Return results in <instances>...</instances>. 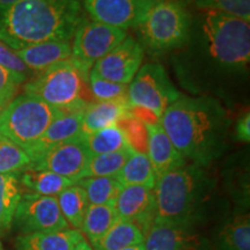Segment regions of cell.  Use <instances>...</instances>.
<instances>
[{
  "label": "cell",
  "instance_id": "f546056e",
  "mask_svg": "<svg viewBox=\"0 0 250 250\" xmlns=\"http://www.w3.org/2000/svg\"><path fill=\"white\" fill-rule=\"evenodd\" d=\"M133 148L107 153V154L90 155L83 179L85 177H116L125 162L132 154Z\"/></svg>",
  "mask_w": 250,
  "mask_h": 250
},
{
  "label": "cell",
  "instance_id": "836d02e7",
  "mask_svg": "<svg viewBox=\"0 0 250 250\" xmlns=\"http://www.w3.org/2000/svg\"><path fill=\"white\" fill-rule=\"evenodd\" d=\"M27 79L0 65V111L18 95L19 88Z\"/></svg>",
  "mask_w": 250,
  "mask_h": 250
},
{
  "label": "cell",
  "instance_id": "44dd1931",
  "mask_svg": "<svg viewBox=\"0 0 250 250\" xmlns=\"http://www.w3.org/2000/svg\"><path fill=\"white\" fill-rule=\"evenodd\" d=\"M21 187H24L28 192L41 196L57 197L68 187L73 186L74 181L62 177L52 171L37 170L27 168L19 173Z\"/></svg>",
  "mask_w": 250,
  "mask_h": 250
},
{
  "label": "cell",
  "instance_id": "3957f363",
  "mask_svg": "<svg viewBox=\"0 0 250 250\" xmlns=\"http://www.w3.org/2000/svg\"><path fill=\"white\" fill-rule=\"evenodd\" d=\"M86 17L83 0H20L0 6V41L14 51L49 41L71 42Z\"/></svg>",
  "mask_w": 250,
  "mask_h": 250
},
{
  "label": "cell",
  "instance_id": "5bb4252c",
  "mask_svg": "<svg viewBox=\"0 0 250 250\" xmlns=\"http://www.w3.org/2000/svg\"><path fill=\"white\" fill-rule=\"evenodd\" d=\"M114 205L117 219L136 224L144 235L154 224L155 197L153 189L143 186L123 187Z\"/></svg>",
  "mask_w": 250,
  "mask_h": 250
},
{
  "label": "cell",
  "instance_id": "6da1fadb",
  "mask_svg": "<svg viewBox=\"0 0 250 250\" xmlns=\"http://www.w3.org/2000/svg\"><path fill=\"white\" fill-rule=\"evenodd\" d=\"M180 154L208 168L226 152L232 120L220 101L208 95H182L159 120Z\"/></svg>",
  "mask_w": 250,
  "mask_h": 250
},
{
  "label": "cell",
  "instance_id": "ba28073f",
  "mask_svg": "<svg viewBox=\"0 0 250 250\" xmlns=\"http://www.w3.org/2000/svg\"><path fill=\"white\" fill-rule=\"evenodd\" d=\"M181 96L168 77L164 66L158 62L143 65L129 85L127 102L132 110L147 112L159 121L170 104Z\"/></svg>",
  "mask_w": 250,
  "mask_h": 250
},
{
  "label": "cell",
  "instance_id": "277c9868",
  "mask_svg": "<svg viewBox=\"0 0 250 250\" xmlns=\"http://www.w3.org/2000/svg\"><path fill=\"white\" fill-rule=\"evenodd\" d=\"M217 180L204 167L187 164L162 175L154 188V224L197 228L204 221Z\"/></svg>",
  "mask_w": 250,
  "mask_h": 250
},
{
  "label": "cell",
  "instance_id": "4fadbf2b",
  "mask_svg": "<svg viewBox=\"0 0 250 250\" xmlns=\"http://www.w3.org/2000/svg\"><path fill=\"white\" fill-rule=\"evenodd\" d=\"M145 250H218L198 228L153 224L144 239Z\"/></svg>",
  "mask_w": 250,
  "mask_h": 250
},
{
  "label": "cell",
  "instance_id": "d4e9b609",
  "mask_svg": "<svg viewBox=\"0 0 250 250\" xmlns=\"http://www.w3.org/2000/svg\"><path fill=\"white\" fill-rule=\"evenodd\" d=\"M117 215L114 204L89 205L83 218L81 232L94 246L104 236V234L116 223Z\"/></svg>",
  "mask_w": 250,
  "mask_h": 250
},
{
  "label": "cell",
  "instance_id": "2e32d148",
  "mask_svg": "<svg viewBox=\"0 0 250 250\" xmlns=\"http://www.w3.org/2000/svg\"><path fill=\"white\" fill-rule=\"evenodd\" d=\"M142 122L146 131V154L158 179L187 164L188 161L175 148L159 121Z\"/></svg>",
  "mask_w": 250,
  "mask_h": 250
},
{
  "label": "cell",
  "instance_id": "9c48e42d",
  "mask_svg": "<svg viewBox=\"0 0 250 250\" xmlns=\"http://www.w3.org/2000/svg\"><path fill=\"white\" fill-rule=\"evenodd\" d=\"M126 31L85 18L77 27L71 41V57L74 65L87 77L94 65L110 50L123 42Z\"/></svg>",
  "mask_w": 250,
  "mask_h": 250
},
{
  "label": "cell",
  "instance_id": "5b68a950",
  "mask_svg": "<svg viewBox=\"0 0 250 250\" xmlns=\"http://www.w3.org/2000/svg\"><path fill=\"white\" fill-rule=\"evenodd\" d=\"M192 15L186 0H145L134 27L144 52L162 55L183 48L188 42Z\"/></svg>",
  "mask_w": 250,
  "mask_h": 250
},
{
  "label": "cell",
  "instance_id": "d6a6232c",
  "mask_svg": "<svg viewBox=\"0 0 250 250\" xmlns=\"http://www.w3.org/2000/svg\"><path fill=\"white\" fill-rule=\"evenodd\" d=\"M89 90L95 102L120 101L127 100L129 85L112 83V81L101 79V78L89 74Z\"/></svg>",
  "mask_w": 250,
  "mask_h": 250
},
{
  "label": "cell",
  "instance_id": "e575fe53",
  "mask_svg": "<svg viewBox=\"0 0 250 250\" xmlns=\"http://www.w3.org/2000/svg\"><path fill=\"white\" fill-rule=\"evenodd\" d=\"M0 65L7 68L11 72L14 73L21 74V76L27 77L29 76L30 71L28 70V67L23 64L22 61L15 54L14 50L8 48L7 45L0 41Z\"/></svg>",
  "mask_w": 250,
  "mask_h": 250
},
{
  "label": "cell",
  "instance_id": "cb8c5ba5",
  "mask_svg": "<svg viewBox=\"0 0 250 250\" xmlns=\"http://www.w3.org/2000/svg\"><path fill=\"white\" fill-rule=\"evenodd\" d=\"M144 239L145 235L136 224L117 219L104 236L92 246V248L93 250H123L142 245Z\"/></svg>",
  "mask_w": 250,
  "mask_h": 250
},
{
  "label": "cell",
  "instance_id": "f35d334b",
  "mask_svg": "<svg viewBox=\"0 0 250 250\" xmlns=\"http://www.w3.org/2000/svg\"><path fill=\"white\" fill-rule=\"evenodd\" d=\"M123 250H145V249H144V243H142V245H137V246L130 247V248H126V249H123Z\"/></svg>",
  "mask_w": 250,
  "mask_h": 250
},
{
  "label": "cell",
  "instance_id": "83f0119b",
  "mask_svg": "<svg viewBox=\"0 0 250 250\" xmlns=\"http://www.w3.org/2000/svg\"><path fill=\"white\" fill-rule=\"evenodd\" d=\"M218 250H250L249 214H237L219 233Z\"/></svg>",
  "mask_w": 250,
  "mask_h": 250
},
{
  "label": "cell",
  "instance_id": "603a6c76",
  "mask_svg": "<svg viewBox=\"0 0 250 250\" xmlns=\"http://www.w3.org/2000/svg\"><path fill=\"white\" fill-rule=\"evenodd\" d=\"M116 179L122 187L143 186L154 190L158 176L147 154L133 149L132 154L117 174Z\"/></svg>",
  "mask_w": 250,
  "mask_h": 250
},
{
  "label": "cell",
  "instance_id": "74e56055",
  "mask_svg": "<svg viewBox=\"0 0 250 250\" xmlns=\"http://www.w3.org/2000/svg\"><path fill=\"white\" fill-rule=\"evenodd\" d=\"M20 1V0H0V6H7L15 4V2Z\"/></svg>",
  "mask_w": 250,
  "mask_h": 250
},
{
  "label": "cell",
  "instance_id": "7402d4cb",
  "mask_svg": "<svg viewBox=\"0 0 250 250\" xmlns=\"http://www.w3.org/2000/svg\"><path fill=\"white\" fill-rule=\"evenodd\" d=\"M83 145L90 155L107 154L132 148L124 127L120 124L111 125L86 136H81Z\"/></svg>",
  "mask_w": 250,
  "mask_h": 250
},
{
  "label": "cell",
  "instance_id": "484cf974",
  "mask_svg": "<svg viewBox=\"0 0 250 250\" xmlns=\"http://www.w3.org/2000/svg\"><path fill=\"white\" fill-rule=\"evenodd\" d=\"M57 202L62 217L65 218L68 226L72 229L80 230L83 218L88 208L89 203L85 190L77 182L73 186L66 188L57 196Z\"/></svg>",
  "mask_w": 250,
  "mask_h": 250
},
{
  "label": "cell",
  "instance_id": "7c38bea8",
  "mask_svg": "<svg viewBox=\"0 0 250 250\" xmlns=\"http://www.w3.org/2000/svg\"><path fill=\"white\" fill-rule=\"evenodd\" d=\"M90 154L81 138L49 148L30 161L28 168L48 170L74 182L83 179Z\"/></svg>",
  "mask_w": 250,
  "mask_h": 250
},
{
  "label": "cell",
  "instance_id": "8d00e7d4",
  "mask_svg": "<svg viewBox=\"0 0 250 250\" xmlns=\"http://www.w3.org/2000/svg\"><path fill=\"white\" fill-rule=\"evenodd\" d=\"M73 250H93V248L92 246L88 245V242H87L85 239H83L76 247H74Z\"/></svg>",
  "mask_w": 250,
  "mask_h": 250
},
{
  "label": "cell",
  "instance_id": "4316f807",
  "mask_svg": "<svg viewBox=\"0 0 250 250\" xmlns=\"http://www.w3.org/2000/svg\"><path fill=\"white\" fill-rule=\"evenodd\" d=\"M18 174H0V234L12 227L14 212L22 196Z\"/></svg>",
  "mask_w": 250,
  "mask_h": 250
},
{
  "label": "cell",
  "instance_id": "9a60e30c",
  "mask_svg": "<svg viewBox=\"0 0 250 250\" xmlns=\"http://www.w3.org/2000/svg\"><path fill=\"white\" fill-rule=\"evenodd\" d=\"M145 0H83L89 19L125 30L138 23Z\"/></svg>",
  "mask_w": 250,
  "mask_h": 250
},
{
  "label": "cell",
  "instance_id": "d6986e66",
  "mask_svg": "<svg viewBox=\"0 0 250 250\" xmlns=\"http://www.w3.org/2000/svg\"><path fill=\"white\" fill-rule=\"evenodd\" d=\"M15 54L30 72L45 71L71 57V42L49 41L18 50Z\"/></svg>",
  "mask_w": 250,
  "mask_h": 250
},
{
  "label": "cell",
  "instance_id": "ab89813d",
  "mask_svg": "<svg viewBox=\"0 0 250 250\" xmlns=\"http://www.w3.org/2000/svg\"><path fill=\"white\" fill-rule=\"evenodd\" d=\"M0 250H4V248H2V246H1V243H0Z\"/></svg>",
  "mask_w": 250,
  "mask_h": 250
},
{
  "label": "cell",
  "instance_id": "1f68e13d",
  "mask_svg": "<svg viewBox=\"0 0 250 250\" xmlns=\"http://www.w3.org/2000/svg\"><path fill=\"white\" fill-rule=\"evenodd\" d=\"M199 11H218L250 20V0H186Z\"/></svg>",
  "mask_w": 250,
  "mask_h": 250
},
{
  "label": "cell",
  "instance_id": "7a4b0ae2",
  "mask_svg": "<svg viewBox=\"0 0 250 250\" xmlns=\"http://www.w3.org/2000/svg\"><path fill=\"white\" fill-rule=\"evenodd\" d=\"M190 70L199 65V79L220 80L248 72L250 62V23L245 19L218 11H201L191 20L186 43ZM191 78V77H190ZM206 79V80H208Z\"/></svg>",
  "mask_w": 250,
  "mask_h": 250
},
{
  "label": "cell",
  "instance_id": "ac0fdd59",
  "mask_svg": "<svg viewBox=\"0 0 250 250\" xmlns=\"http://www.w3.org/2000/svg\"><path fill=\"white\" fill-rule=\"evenodd\" d=\"M133 116L127 100L107 102H93L83 110L81 136L120 124Z\"/></svg>",
  "mask_w": 250,
  "mask_h": 250
},
{
  "label": "cell",
  "instance_id": "8fae6325",
  "mask_svg": "<svg viewBox=\"0 0 250 250\" xmlns=\"http://www.w3.org/2000/svg\"><path fill=\"white\" fill-rule=\"evenodd\" d=\"M144 50L131 36L110 50L104 57L94 65L89 74L112 83L130 85L142 66Z\"/></svg>",
  "mask_w": 250,
  "mask_h": 250
},
{
  "label": "cell",
  "instance_id": "d590c367",
  "mask_svg": "<svg viewBox=\"0 0 250 250\" xmlns=\"http://www.w3.org/2000/svg\"><path fill=\"white\" fill-rule=\"evenodd\" d=\"M236 139L242 143H249L250 140V115L247 111L242 117L239 118L235 126Z\"/></svg>",
  "mask_w": 250,
  "mask_h": 250
},
{
  "label": "cell",
  "instance_id": "30bf717a",
  "mask_svg": "<svg viewBox=\"0 0 250 250\" xmlns=\"http://www.w3.org/2000/svg\"><path fill=\"white\" fill-rule=\"evenodd\" d=\"M12 225L20 235L58 232L70 228L59 208L57 197L22 193L15 208Z\"/></svg>",
  "mask_w": 250,
  "mask_h": 250
},
{
  "label": "cell",
  "instance_id": "ffe728a7",
  "mask_svg": "<svg viewBox=\"0 0 250 250\" xmlns=\"http://www.w3.org/2000/svg\"><path fill=\"white\" fill-rule=\"evenodd\" d=\"M83 239L80 230L67 228L50 233H33L19 235L15 240L17 250H73Z\"/></svg>",
  "mask_w": 250,
  "mask_h": 250
},
{
  "label": "cell",
  "instance_id": "52a82bcc",
  "mask_svg": "<svg viewBox=\"0 0 250 250\" xmlns=\"http://www.w3.org/2000/svg\"><path fill=\"white\" fill-rule=\"evenodd\" d=\"M62 111L33 94H19L0 111V136L28 151Z\"/></svg>",
  "mask_w": 250,
  "mask_h": 250
},
{
  "label": "cell",
  "instance_id": "f1b7e54d",
  "mask_svg": "<svg viewBox=\"0 0 250 250\" xmlns=\"http://www.w3.org/2000/svg\"><path fill=\"white\" fill-rule=\"evenodd\" d=\"M77 184L85 190L89 205L115 204L123 188L116 177H85Z\"/></svg>",
  "mask_w": 250,
  "mask_h": 250
},
{
  "label": "cell",
  "instance_id": "8992f818",
  "mask_svg": "<svg viewBox=\"0 0 250 250\" xmlns=\"http://www.w3.org/2000/svg\"><path fill=\"white\" fill-rule=\"evenodd\" d=\"M88 78L68 58L37 73L23 86V92L62 112L83 110L95 102L88 89Z\"/></svg>",
  "mask_w": 250,
  "mask_h": 250
},
{
  "label": "cell",
  "instance_id": "e0dca14e",
  "mask_svg": "<svg viewBox=\"0 0 250 250\" xmlns=\"http://www.w3.org/2000/svg\"><path fill=\"white\" fill-rule=\"evenodd\" d=\"M83 110L62 112L61 116L56 118L42 137L26 152L29 155L30 161L49 148L79 139L83 129Z\"/></svg>",
  "mask_w": 250,
  "mask_h": 250
},
{
  "label": "cell",
  "instance_id": "4dcf8cb0",
  "mask_svg": "<svg viewBox=\"0 0 250 250\" xmlns=\"http://www.w3.org/2000/svg\"><path fill=\"white\" fill-rule=\"evenodd\" d=\"M29 165L30 158L24 149L0 136V174H18Z\"/></svg>",
  "mask_w": 250,
  "mask_h": 250
}]
</instances>
